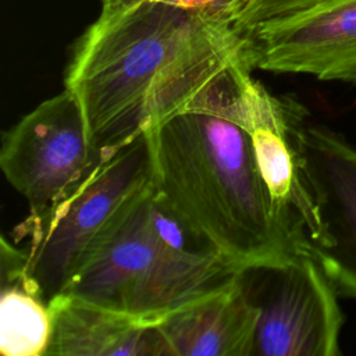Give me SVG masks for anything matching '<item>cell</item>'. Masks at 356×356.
<instances>
[{"instance_id":"1","label":"cell","mask_w":356,"mask_h":356,"mask_svg":"<svg viewBox=\"0 0 356 356\" xmlns=\"http://www.w3.org/2000/svg\"><path fill=\"white\" fill-rule=\"evenodd\" d=\"M102 4L64 76L100 156L209 95L248 56L227 22L160 0Z\"/></svg>"},{"instance_id":"2","label":"cell","mask_w":356,"mask_h":356,"mask_svg":"<svg viewBox=\"0 0 356 356\" xmlns=\"http://www.w3.org/2000/svg\"><path fill=\"white\" fill-rule=\"evenodd\" d=\"M248 71L253 67L245 57L209 95L149 128L160 202L241 268L310 252L281 217L260 172L238 103Z\"/></svg>"},{"instance_id":"3","label":"cell","mask_w":356,"mask_h":356,"mask_svg":"<svg viewBox=\"0 0 356 356\" xmlns=\"http://www.w3.org/2000/svg\"><path fill=\"white\" fill-rule=\"evenodd\" d=\"M241 270L191 234L150 185L96 238L63 292L159 324Z\"/></svg>"},{"instance_id":"4","label":"cell","mask_w":356,"mask_h":356,"mask_svg":"<svg viewBox=\"0 0 356 356\" xmlns=\"http://www.w3.org/2000/svg\"><path fill=\"white\" fill-rule=\"evenodd\" d=\"M153 185V152L146 129L103 154L51 207L17 227L26 241V268L47 302L61 293L96 238L138 193Z\"/></svg>"},{"instance_id":"5","label":"cell","mask_w":356,"mask_h":356,"mask_svg":"<svg viewBox=\"0 0 356 356\" xmlns=\"http://www.w3.org/2000/svg\"><path fill=\"white\" fill-rule=\"evenodd\" d=\"M259 309L253 356H338V292L310 252L241 270Z\"/></svg>"},{"instance_id":"6","label":"cell","mask_w":356,"mask_h":356,"mask_svg":"<svg viewBox=\"0 0 356 356\" xmlns=\"http://www.w3.org/2000/svg\"><path fill=\"white\" fill-rule=\"evenodd\" d=\"M100 159L82 108L67 89L39 103L1 138V171L26 199L31 216L51 207Z\"/></svg>"},{"instance_id":"7","label":"cell","mask_w":356,"mask_h":356,"mask_svg":"<svg viewBox=\"0 0 356 356\" xmlns=\"http://www.w3.org/2000/svg\"><path fill=\"white\" fill-rule=\"evenodd\" d=\"M238 103L277 210L295 235L313 250L323 243L324 229L300 143L307 108L292 96L271 95L253 79L252 71L239 82Z\"/></svg>"},{"instance_id":"8","label":"cell","mask_w":356,"mask_h":356,"mask_svg":"<svg viewBox=\"0 0 356 356\" xmlns=\"http://www.w3.org/2000/svg\"><path fill=\"white\" fill-rule=\"evenodd\" d=\"M253 70L356 86V0H332L245 35Z\"/></svg>"},{"instance_id":"9","label":"cell","mask_w":356,"mask_h":356,"mask_svg":"<svg viewBox=\"0 0 356 356\" xmlns=\"http://www.w3.org/2000/svg\"><path fill=\"white\" fill-rule=\"evenodd\" d=\"M300 143L324 229L312 254L338 295L356 299V147L341 132L307 120Z\"/></svg>"},{"instance_id":"10","label":"cell","mask_w":356,"mask_h":356,"mask_svg":"<svg viewBox=\"0 0 356 356\" xmlns=\"http://www.w3.org/2000/svg\"><path fill=\"white\" fill-rule=\"evenodd\" d=\"M259 309L241 271L157 324L172 356H253Z\"/></svg>"},{"instance_id":"11","label":"cell","mask_w":356,"mask_h":356,"mask_svg":"<svg viewBox=\"0 0 356 356\" xmlns=\"http://www.w3.org/2000/svg\"><path fill=\"white\" fill-rule=\"evenodd\" d=\"M46 356H172L157 323L61 292Z\"/></svg>"},{"instance_id":"12","label":"cell","mask_w":356,"mask_h":356,"mask_svg":"<svg viewBox=\"0 0 356 356\" xmlns=\"http://www.w3.org/2000/svg\"><path fill=\"white\" fill-rule=\"evenodd\" d=\"M53 332L47 299L26 268L22 248L1 239L0 353L3 356L46 355Z\"/></svg>"},{"instance_id":"13","label":"cell","mask_w":356,"mask_h":356,"mask_svg":"<svg viewBox=\"0 0 356 356\" xmlns=\"http://www.w3.org/2000/svg\"><path fill=\"white\" fill-rule=\"evenodd\" d=\"M332 0H250L234 22V29L246 35L257 25L281 19Z\"/></svg>"},{"instance_id":"14","label":"cell","mask_w":356,"mask_h":356,"mask_svg":"<svg viewBox=\"0 0 356 356\" xmlns=\"http://www.w3.org/2000/svg\"><path fill=\"white\" fill-rule=\"evenodd\" d=\"M193 11L211 19L222 21L234 28V22L250 0H160Z\"/></svg>"},{"instance_id":"15","label":"cell","mask_w":356,"mask_h":356,"mask_svg":"<svg viewBox=\"0 0 356 356\" xmlns=\"http://www.w3.org/2000/svg\"><path fill=\"white\" fill-rule=\"evenodd\" d=\"M107 1H114V0H102V3H107Z\"/></svg>"}]
</instances>
